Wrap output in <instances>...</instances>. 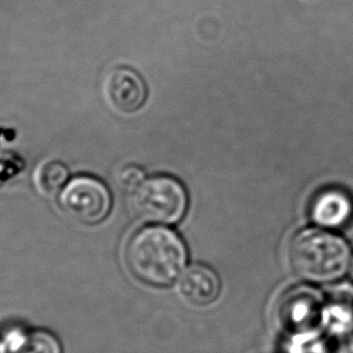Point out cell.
I'll return each mask as SVG.
<instances>
[{
  "instance_id": "cell-9",
  "label": "cell",
  "mask_w": 353,
  "mask_h": 353,
  "mask_svg": "<svg viewBox=\"0 0 353 353\" xmlns=\"http://www.w3.org/2000/svg\"><path fill=\"white\" fill-rule=\"evenodd\" d=\"M1 341L6 353H63L59 338L44 329H11Z\"/></svg>"
},
{
  "instance_id": "cell-15",
  "label": "cell",
  "mask_w": 353,
  "mask_h": 353,
  "mask_svg": "<svg viewBox=\"0 0 353 353\" xmlns=\"http://www.w3.org/2000/svg\"><path fill=\"white\" fill-rule=\"evenodd\" d=\"M346 350L347 353H353V329L346 338Z\"/></svg>"
},
{
  "instance_id": "cell-2",
  "label": "cell",
  "mask_w": 353,
  "mask_h": 353,
  "mask_svg": "<svg viewBox=\"0 0 353 353\" xmlns=\"http://www.w3.org/2000/svg\"><path fill=\"white\" fill-rule=\"evenodd\" d=\"M352 252L347 241L335 231L319 226L295 234L288 248L290 268L310 283H333L348 271Z\"/></svg>"
},
{
  "instance_id": "cell-11",
  "label": "cell",
  "mask_w": 353,
  "mask_h": 353,
  "mask_svg": "<svg viewBox=\"0 0 353 353\" xmlns=\"http://www.w3.org/2000/svg\"><path fill=\"white\" fill-rule=\"evenodd\" d=\"M68 182L69 171L63 162H44L35 171V188L44 196L57 195Z\"/></svg>"
},
{
  "instance_id": "cell-17",
  "label": "cell",
  "mask_w": 353,
  "mask_h": 353,
  "mask_svg": "<svg viewBox=\"0 0 353 353\" xmlns=\"http://www.w3.org/2000/svg\"><path fill=\"white\" fill-rule=\"evenodd\" d=\"M0 353H6V347H4V343L1 341V339H0Z\"/></svg>"
},
{
  "instance_id": "cell-13",
  "label": "cell",
  "mask_w": 353,
  "mask_h": 353,
  "mask_svg": "<svg viewBox=\"0 0 353 353\" xmlns=\"http://www.w3.org/2000/svg\"><path fill=\"white\" fill-rule=\"evenodd\" d=\"M145 179L144 172L134 165H130L123 168V171L119 174V184L126 192H131Z\"/></svg>"
},
{
  "instance_id": "cell-14",
  "label": "cell",
  "mask_w": 353,
  "mask_h": 353,
  "mask_svg": "<svg viewBox=\"0 0 353 353\" xmlns=\"http://www.w3.org/2000/svg\"><path fill=\"white\" fill-rule=\"evenodd\" d=\"M324 296L327 300L347 305L353 309V283L341 282V283L332 285Z\"/></svg>"
},
{
  "instance_id": "cell-16",
  "label": "cell",
  "mask_w": 353,
  "mask_h": 353,
  "mask_svg": "<svg viewBox=\"0 0 353 353\" xmlns=\"http://www.w3.org/2000/svg\"><path fill=\"white\" fill-rule=\"evenodd\" d=\"M348 272H350V276H351V279H352L353 281V255L351 263H350V268H348Z\"/></svg>"
},
{
  "instance_id": "cell-12",
  "label": "cell",
  "mask_w": 353,
  "mask_h": 353,
  "mask_svg": "<svg viewBox=\"0 0 353 353\" xmlns=\"http://www.w3.org/2000/svg\"><path fill=\"white\" fill-rule=\"evenodd\" d=\"M328 339L317 329L290 334L285 353H329Z\"/></svg>"
},
{
  "instance_id": "cell-1",
  "label": "cell",
  "mask_w": 353,
  "mask_h": 353,
  "mask_svg": "<svg viewBox=\"0 0 353 353\" xmlns=\"http://www.w3.org/2000/svg\"><path fill=\"white\" fill-rule=\"evenodd\" d=\"M131 275L152 288H168L188 268L187 245L166 225H148L136 231L125 247Z\"/></svg>"
},
{
  "instance_id": "cell-8",
  "label": "cell",
  "mask_w": 353,
  "mask_h": 353,
  "mask_svg": "<svg viewBox=\"0 0 353 353\" xmlns=\"http://www.w3.org/2000/svg\"><path fill=\"white\" fill-rule=\"evenodd\" d=\"M310 216L319 228L340 230L352 221V199L343 190L327 189L314 197L310 207Z\"/></svg>"
},
{
  "instance_id": "cell-7",
  "label": "cell",
  "mask_w": 353,
  "mask_h": 353,
  "mask_svg": "<svg viewBox=\"0 0 353 353\" xmlns=\"http://www.w3.org/2000/svg\"><path fill=\"white\" fill-rule=\"evenodd\" d=\"M176 283L183 299L196 307L210 306L221 295V279L206 265L188 266Z\"/></svg>"
},
{
  "instance_id": "cell-6",
  "label": "cell",
  "mask_w": 353,
  "mask_h": 353,
  "mask_svg": "<svg viewBox=\"0 0 353 353\" xmlns=\"http://www.w3.org/2000/svg\"><path fill=\"white\" fill-rule=\"evenodd\" d=\"M104 99L118 113L132 114L147 101V86L142 77L128 67H117L104 79Z\"/></svg>"
},
{
  "instance_id": "cell-5",
  "label": "cell",
  "mask_w": 353,
  "mask_h": 353,
  "mask_svg": "<svg viewBox=\"0 0 353 353\" xmlns=\"http://www.w3.org/2000/svg\"><path fill=\"white\" fill-rule=\"evenodd\" d=\"M324 301L325 296L312 287L290 290L279 304V321L290 334L317 329Z\"/></svg>"
},
{
  "instance_id": "cell-3",
  "label": "cell",
  "mask_w": 353,
  "mask_h": 353,
  "mask_svg": "<svg viewBox=\"0 0 353 353\" xmlns=\"http://www.w3.org/2000/svg\"><path fill=\"white\" fill-rule=\"evenodd\" d=\"M130 207L138 221L149 225H173L187 213L188 194L173 176H150L130 192Z\"/></svg>"
},
{
  "instance_id": "cell-10",
  "label": "cell",
  "mask_w": 353,
  "mask_h": 353,
  "mask_svg": "<svg viewBox=\"0 0 353 353\" xmlns=\"http://www.w3.org/2000/svg\"><path fill=\"white\" fill-rule=\"evenodd\" d=\"M319 328L329 339L347 338L353 329L352 307L325 299L319 319Z\"/></svg>"
},
{
  "instance_id": "cell-4",
  "label": "cell",
  "mask_w": 353,
  "mask_h": 353,
  "mask_svg": "<svg viewBox=\"0 0 353 353\" xmlns=\"http://www.w3.org/2000/svg\"><path fill=\"white\" fill-rule=\"evenodd\" d=\"M59 195V206L64 213L83 225H97L112 211V194L94 176H74Z\"/></svg>"
}]
</instances>
